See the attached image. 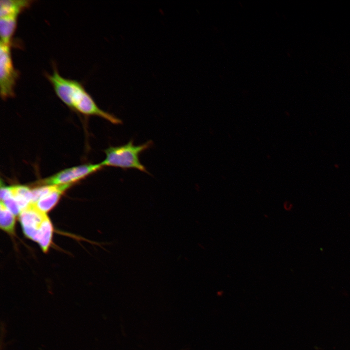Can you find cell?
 I'll return each instance as SVG.
<instances>
[{
  "label": "cell",
  "mask_w": 350,
  "mask_h": 350,
  "mask_svg": "<svg viewBox=\"0 0 350 350\" xmlns=\"http://www.w3.org/2000/svg\"><path fill=\"white\" fill-rule=\"evenodd\" d=\"M46 77L57 97L71 109L84 115L98 116L114 124L122 123L121 120L100 108L80 82L62 76L55 67Z\"/></svg>",
  "instance_id": "obj_1"
},
{
  "label": "cell",
  "mask_w": 350,
  "mask_h": 350,
  "mask_svg": "<svg viewBox=\"0 0 350 350\" xmlns=\"http://www.w3.org/2000/svg\"><path fill=\"white\" fill-rule=\"evenodd\" d=\"M152 141L135 145L131 140L126 144L111 146L105 149V159L100 164L102 166H112L122 169L134 168L148 173L145 167L140 161L139 156L143 151L150 147Z\"/></svg>",
  "instance_id": "obj_2"
},
{
  "label": "cell",
  "mask_w": 350,
  "mask_h": 350,
  "mask_svg": "<svg viewBox=\"0 0 350 350\" xmlns=\"http://www.w3.org/2000/svg\"><path fill=\"white\" fill-rule=\"evenodd\" d=\"M11 45L0 42V93L3 99L14 96L19 76V72L13 62Z\"/></svg>",
  "instance_id": "obj_3"
},
{
  "label": "cell",
  "mask_w": 350,
  "mask_h": 350,
  "mask_svg": "<svg viewBox=\"0 0 350 350\" xmlns=\"http://www.w3.org/2000/svg\"><path fill=\"white\" fill-rule=\"evenodd\" d=\"M100 163L87 164L65 169L34 183L36 186L73 184L86 176L101 170Z\"/></svg>",
  "instance_id": "obj_4"
},
{
  "label": "cell",
  "mask_w": 350,
  "mask_h": 350,
  "mask_svg": "<svg viewBox=\"0 0 350 350\" xmlns=\"http://www.w3.org/2000/svg\"><path fill=\"white\" fill-rule=\"evenodd\" d=\"M48 215L40 210L35 204L30 203L21 210L19 219L24 235L37 242L42 224Z\"/></svg>",
  "instance_id": "obj_5"
},
{
  "label": "cell",
  "mask_w": 350,
  "mask_h": 350,
  "mask_svg": "<svg viewBox=\"0 0 350 350\" xmlns=\"http://www.w3.org/2000/svg\"><path fill=\"white\" fill-rule=\"evenodd\" d=\"M72 185H57L54 190L41 198L34 204L40 210L47 213L57 204L62 195Z\"/></svg>",
  "instance_id": "obj_6"
},
{
  "label": "cell",
  "mask_w": 350,
  "mask_h": 350,
  "mask_svg": "<svg viewBox=\"0 0 350 350\" xmlns=\"http://www.w3.org/2000/svg\"><path fill=\"white\" fill-rule=\"evenodd\" d=\"M33 2V0H1L0 17L18 16L22 12L30 7Z\"/></svg>",
  "instance_id": "obj_7"
},
{
  "label": "cell",
  "mask_w": 350,
  "mask_h": 350,
  "mask_svg": "<svg viewBox=\"0 0 350 350\" xmlns=\"http://www.w3.org/2000/svg\"><path fill=\"white\" fill-rule=\"evenodd\" d=\"M18 17L15 16L0 17V42L12 44V37L17 28Z\"/></svg>",
  "instance_id": "obj_8"
},
{
  "label": "cell",
  "mask_w": 350,
  "mask_h": 350,
  "mask_svg": "<svg viewBox=\"0 0 350 350\" xmlns=\"http://www.w3.org/2000/svg\"><path fill=\"white\" fill-rule=\"evenodd\" d=\"M16 216L0 201V227L1 229L12 236L15 233Z\"/></svg>",
  "instance_id": "obj_9"
},
{
  "label": "cell",
  "mask_w": 350,
  "mask_h": 350,
  "mask_svg": "<svg viewBox=\"0 0 350 350\" xmlns=\"http://www.w3.org/2000/svg\"><path fill=\"white\" fill-rule=\"evenodd\" d=\"M52 225L47 216L42 224L37 242L44 253L47 252L49 249L52 243Z\"/></svg>",
  "instance_id": "obj_10"
},
{
  "label": "cell",
  "mask_w": 350,
  "mask_h": 350,
  "mask_svg": "<svg viewBox=\"0 0 350 350\" xmlns=\"http://www.w3.org/2000/svg\"><path fill=\"white\" fill-rule=\"evenodd\" d=\"M2 202L16 216H19L21 210L18 202L13 197H10Z\"/></svg>",
  "instance_id": "obj_11"
},
{
  "label": "cell",
  "mask_w": 350,
  "mask_h": 350,
  "mask_svg": "<svg viewBox=\"0 0 350 350\" xmlns=\"http://www.w3.org/2000/svg\"><path fill=\"white\" fill-rule=\"evenodd\" d=\"M0 201L4 200L13 197L12 186H0Z\"/></svg>",
  "instance_id": "obj_12"
}]
</instances>
